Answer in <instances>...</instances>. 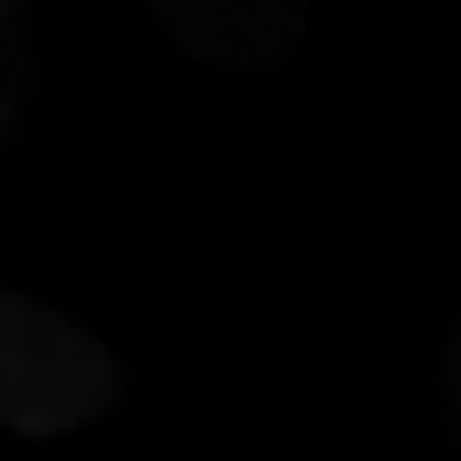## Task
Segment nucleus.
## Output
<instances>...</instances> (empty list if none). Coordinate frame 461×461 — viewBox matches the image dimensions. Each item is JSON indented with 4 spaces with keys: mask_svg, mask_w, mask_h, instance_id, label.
Returning <instances> with one entry per match:
<instances>
[{
    "mask_svg": "<svg viewBox=\"0 0 461 461\" xmlns=\"http://www.w3.org/2000/svg\"><path fill=\"white\" fill-rule=\"evenodd\" d=\"M120 402V350L77 316L26 291H0V428L9 436H77Z\"/></svg>",
    "mask_w": 461,
    "mask_h": 461,
    "instance_id": "obj_1",
    "label": "nucleus"
},
{
    "mask_svg": "<svg viewBox=\"0 0 461 461\" xmlns=\"http://www.w3.org/2000/svg\"><path fill=\"white\" fill-rule=\"evenodd\" d=\"M146 9L197 68H222V77L282 68L308 34V0H146Z\"/></svg>",
    "mask_w": 461,
    "mask_h": 461,
    "instance_id": "obj_2",
    "label": "nucleus"
},
{
    "mask_svg": "<svg viewBox=\"0 0 461 461\" xmlns=\"http://www.w3.org/2000/svg\"><path fill=\"white\" fill-rule=\"evenodd\" d=\"M34 95V0H0V146Z\"/></svg>",
    "mask_w": 461,
    "mask_h": 461,
    "instance_id": "obj_3",
    "label": "nucleus"
},
{
    "mask_svg": "<svg viewBox=\"0 0 461 461\" xmlns=\"http://www.w3.org/2000/svg\"><path fill=\"white\" fill-rule=\"evenodd\" d=\"M445 367H453V411H461V333H453V359Z\"/></svg>",
    "mask_w": 461,
    "mask_h": 461,
    "instance_id": "obj_4",
    "label": "nucleus"
}]
</instances>
